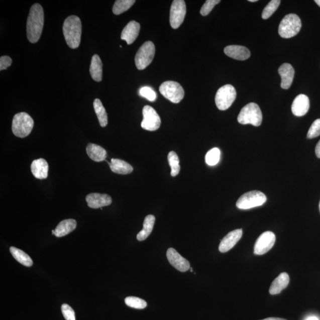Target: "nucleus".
Wrapping results in <instances>:
<instances>
[{
  "mask_svg": "<svg viewBox=\"0 0 320 320\" xmlns=\"http://www.w3.org/2000/svg\"><path fill=\"white\" fill-rule=\"evenodd\" d=\"M81 22L77 16H70L65 20L63 34L69 47L71 49L79 47L81 42Z\"/></svg>",
  "mask_w": 320,
  "mask_h": 320,
  "instance_id": "obj_2",
  "label": "nucleus"
},
{
  "mask_svg": "<svg viewBox=\"0 0 320 320\" xmlns=\"http://www.w3.org/2000/svg\"><path fill=\"white\" fill-rule=\"evenodd\" d=\"M263 120L262 111L255 103L247 104L241 110L237 120L242 125L251 124L255 127H259Z\"/></svg>",
  "mask_w": 320,
  "mask_h": 320,
  "instance_id": "obj_4",
  "label": "nucleus"
},
{
  "mask_svg": "<svg viewBox=\"0 0 320 320\" xmlns=\"http://www.w3.org/2000/svg\"><path fill=\"white\" fill-rule=\"evenodd\" d=\"M262 320H286V319L280 318L269 317V318H267Z\"/></svg>",
  "mask_w": 320,
  "mask_h": 320,
  "instance_id": "obj_40",
  "label": "nucleus"
},
{
  "mask_svg": "<svg viewBox=\"0 0 320 320\" xmlns=\"http://www.w3.org/2000/svg\"><path fill=\"white\" fill-rule=\"evenodd\" d=\"M242 235V229H237L230 232L221 242L219 246L220 252L222 253L229 252L239 242Z\"/></svg>",
  "mask_w": 320,
  "mask_h": 320,
  "instance_id": "obj_14",
  "label": "nucleus"
},
{
  "mask_svg": "<svg viewBox=\"0 0 320 320\" xmlns=\"http://www.w3.org/2000/svg\"><path fill=\"white\" fill-rule=\"evenodd\" d=\"M224 53L228 57L239 61L246 60L251 55L248 48L240 45L228 46L224 48Z\"/></svg>",
  "mask_w": 320,
  "mask_h": 320,
  "instance_id": "obj_17",
  "label": "nucleus"
},
{
  "mask_svg": "<svg viewBox=\"0 0 320 320\" xmlns=\"http://www.w3.org/2000/svg\"><path fill=\"white\" fill-rule=\"evenodd\" d=\"M281 2L280 0H272L265 7L262 12V17L263 19H268L276 11Z\"/></svg>",
  "mask_w": 320,
  "mask_h": 320,
  "instance_id": "obj_33",
  "label": "nucleus"
},
{
  "mask_svg": "<svg viewBox=\"0 0 320 320\" xmlns=\"http://www.w3.org/2000/svg\"><path fill=\"white\" fill-rule=\"evenodd\" d=\"M315 154L316 157L320 158V140L319 141L317 144H316L315 147Z\"/></svg>",
  "mask_w": 320,
  "mask_h": 320,
  "instance_id": "obj_39",
  "label": "nucleus"
},
{
  "mask_svg": "<svg viewBox=\"0 0 320 320\" xmlns=\"http://www.w3.org/2000/svg\"><path fill=\"white\" fill-rule=\"evenodd\" d=\"M167 257L169 263L179 271L185 272L190 268V263L181 256L176 250L170 248L167 251Z\"/></svg>",
  "mask_w": 320,
  "mask_h": 320,
  "instance_id": "obj_13",
  "label": "nucleus"
},
{
  "mask_svg": "<svg viewBox=\"0 0 320 320\" xmlns=\"http://www.w3.org/2000/svg\"><path fill=\"white\" fill-rule=\"evenodd\" d=\"M186 14V6L183 0H174L171 6L170 23L171 28H179Z\"/></svg>",
  "mask_w": 320,
  "mask_h": 320,
  "instance_id": "obj_10",
  "label": "nucleus"
},
{
  "mask_svg": "<svg viewBox=\"0 0 320 320\" xmlns=\"http://www.w3.org/2000/svg\"><path fill=\"white\" fill-rule=\"evenodd\" d=\"M250 2L252 3V2H257V0H249Z\"/></svg>",
  "mask_w": 320,
  "mask_h": 320,
  "instance_id": "obj_43",
  "label": "nucleus"
},
{
  "mask_svg": "<svg viewBox=\"0 0 320 320\" xmlns=\"http://www.w3.org/2000/svg\"><path fill=\"white\" fill-rule=\"evenodd\" d=\"M141 26L135 21H131L125 26L121 34V39L127 42L128 45H131L136 40L139 35Z\"/></svg>",
  "mask_w": 320,
  "mask_h": 320,
  "instance_id": "obj_18",
  "label": "nucleus"
},
{
  "mask_svg": "<svg viewBox=\"0 0 320 320\" xmlns=\"http://www.w3.org/2000/svg\"><path fill=\"white\" fill-rule=\"evenodd\" d=\"M220 0H207L200 9V14L203 16L208 15L214 7L219 4Z\"/></svg>",
  "mask_w": 320,
  "mask_h": 320,
  "instance_id": "obj_35",
  "label": "nucleus"
},
{
  "mask_svg": "<svg viewBox=\"0 0 320 320\" xmlns=\"http://www.w3.org/2000/svg\"><path fill=\"white\" fill-rule=\"evenodd\" d=\"M319 212H320V201H319Z\"/></svg>",
  "mask_w": 320,
  "mask_h": 320,
  "instance_id": "obj_46",
  "label": "nucleus"
},
{
  "mask_svg": "<svg viewBox=\"0 0 320 320\" xmlns=\"http://www.w3.org/2000/svg\"><path fill=\"white\" fill-rule=\"evenodd\" d=\"M11 253L14 257V258L17 260L22 265L26 267H31L33 265L32 260L27 254L22 251L21 249L16 248L15 247H11L10 248Z\"/></svg>",
  "mask_w": 320,
  "mask_h": 320,
  "instance_id": "obj_28",
  "label": "nucleus"
},
{
  "mask_svg": "<svg viewBox=\"0 0 320 320\" xmlns=\"http://www.w3.org/2000/svg\"><path fill=\"white\" fill-rule=\"evenodd\" d=\"M279 74L281 77L280 86L283 89H289L291 86L294 77L295 71L291 64H283L278 69Z\"/></svg>",
  "mask_w": 320,
  "mask_h": 320,
  "instance_id": "obj_19",
  "label": "nucleus"
},
{
  "mask_svg": "<svg viewBox=\"0 0 320 320\" xmlns=\"http://www.w3.org/2000/svg\"><path fill=\"white\" fill-rule=\"evenodd\" d=\"M190 271H191V272H192V271H193V269H192V268H190Z\"/></svg>",
  "mask_w": 320,
  "mask_h": 320,
  "instance_id": "obj_45",
  "label": "nucleus"
},
{
  "mask_svg": "<svg viewBox=\"0 0 320 320\" xmlns=\"http://www.w3.org/2000/svg\"><path fill=\"white\" fill-rule=\"evenodd\" d=\"M61 311L66 320H75V312L71 306L67 303L61 306Z\"/></svg>",
  "mask_w": 320,
  "mask_h": 320,
  "instance_id": "obj_37",
  "label": "nucleus"
},
{
  "mask_svg": "<svg viewBox=\"0 0 320 320\" xmlns=\"http://www.w3.org/2000/svg\"><path fill=\"white\" fill-rule=\"evenodd\" d=\"M315 2L320 7V0H315Z\"/></svg>",
  "mask_w": 320,
  "mask_h": 320,
  "instance_id": "obj_42",
  "label": "nucleus"
},
{
  "mask_svg": "<svg viewBox=\"0 0 320 320\" xmlns=\"http://www.w3.org/2000/svg\"><path fill=\"white\" fill-rule=\"evenodd\" d=\"M93 106L95 114L101 127H105L108 124V114L100 99H95Z\"/></svg>",
  "mask_w": 320,
  "mask_h": 320,
  "instance_id": "obj_27",
  "label": "nucleus"
},
{
  "mask_svg": "<svg viewBox=\"0 0 320 320\" xmlns=\"http://www.w3.org/2000/svg\"><path fill=\"white\" fill-rule=\"evenodd\" d=\"M143 120L141 127L145 130L155 131L160 128L161 119L156 110L150 105H145L143 110Z\"/></svg>",
  "mask_w": 320,
  "mask_h": 320,
  "instance_id": "obj_11",
  "label": "nucleus"
},
{
  "mask_svg": "<svg viewBox=\"0 0 320 320\" xmlns=\"http://www.w3.org/2000/svg\"><path fill=\"white\" fill-rule=\"evenodd\" d=\"M221 151L219 148H214L207 152L206 154V163L210 166H216V165L219 163Z\"/></svg>",
  "mask_w": 320,
  "mask_h": 320,
  "instance_id": "obj_31",
  "label": "nucleus"
},
{
  "mask_svg": "<svg viewBox=\"0 0 320 320\" xmlns=\"http://www.w3.org/2000/svg\"><path fill=\"white\" fill-rule=\"evenodd\" d=\"M156 218L153 215H149L145 218L143 229L137 234V239L140 242L148 238L153 232Z\"/></svg>",
  "mask_w": 320,
  "mask_h": 320,
  "instance_id": "obj_26",
  "label": "nucleus"
},
{
  "mask_svg": "<svg viewBox=\"0 0 320 320\" xmlns=\"http://www.w3.org/2000/svg\"><path fill=\"white\" fill-rule=\"evenodd\" d=\"M126 305L135 309H144L147 306V303L144 299L135 296H128L125 299Z\"/></svg>",
  "mask_w": 320,
  "mask_h": 320,
  "instance_id": "obj_32",
  "label": "nucleus"
},
{
  "mask_svg": "<svg viewBox=\"0 0 320 320\" xmlns=\"http://www.w3.org/2000/svg\"><path fill=\"white\" fill-rule=\"evenodd\" d=\"M49 166L47 161L43 158L35 160L31 164L33 175L38 179H47L48 175Z\"/></svg>",
  "mask_w": 320,
  "mask_h": 320,
  "instance_id": "obj_20",
  "label": "nucleus"
},
{
  "mask_svg": "<svg viewBox=\"0 0 320 320\" xmlns=\"http://www.w3.org/2000/svg\"><path fill=\"white\" fill-rule=\"evenodd\" d=\"M305 320H319V319L317 317H316V316H309V317L306 318Z\"/></svg>",
  "mask_w": 320,
  "mask_h": 320,
  "instance_id": "obj_41",
  "label": "nucleus"
},
{
  "mask_svg": "<svg viewBox=\"0 0 320 320\" xmlns=\"http://www.w3.org/2000/svg\"><path fill=\"white\" fill-rule=\"evenodd\" d=\"M44 25V12L38 3L33 5L30 9L26 31L28 40L32 44L38 42L40 39Z\"/></svg>",
  "mask_w": 320,
  "mask_h": 320,
  "instance_id": "obj_1",
  "label": "nucleus"
},
{
  "mask_svg": "<svg viewBox=\"0 0 320 320\" xmlns=\"http://www.w3.org/2000/svg\"><path fill=\"white\" fill-rule=\"evenodd\" d=\"M320 135V119L315 120L309 129L307 134V138L312 139L319 136Z\"/></svg>",
  "mask_w": 320,
  "mask_h": 320,
  "instance_id": "obj_36",
  "label": "nucleus"
},
{
  "mask_svg": "<svg viewBox=\"0 0 320 320\" xmlns=\"http://www.w3.org/2000/svg\"><path fill=\"white\" fill-rule=\"evenodd\" d=\"M52 234H55L54 230H52Z\"/></svg>",
  "mask_w": 320,
  "mask_h": 320,
  "instance_id": "obj_44",
  "label": "nucleus"
},
{
  "mask_svg": "<svg viewBox=\"0 0 320 320\" xmlns=\"http://www.w3.org/2000/svg\"><path fill=\"white\" fill-rule=\"evenodd\" d=\"M89 157L96 162L104 161L107 157V152L103 147L94 144H89L86 148Z\"/></svg>",
  "mask_w": 320,
  "mask_h": 320,
  "instance_id": "obj_24",
  "label": "nucleus"
},
{
  "mask_svg": "<svg viewBox=\"0 0 320 320\" xmlns=\"http://www.w3.org/2000/svg\"><path fill=\"white\" fill-rule=\"evenodd\" d=\"M12 64V59L9 56H2L0 58V70H6Z\"/></svg>",
  "mask_w": 320,
  "mask_h": 320,
  "instance_id": "obj_38",
  "label": "nucleus"
},
{
  "mask_svg": "<svg viewBox=\"0 0 320 320\" xmlns=\"http://www.w3.org/2000/svg\"><path fill=\"white\" fill-rule=\"evenodd\" d=\"M34 121L29 114L21 112L15 115L12 123V131L15 136L24 138L31 133Z\"/></svg>",
  "mask_w": 320,
  "mask_h": 320,
  "instance_id": "obj_3",
  "label": "nucleus"
},
{
  "mask_svg": "<svg viewBox=\"0 0 320 320\" xmlns=\"http://www.w3.org/2000/svg\"><path fill=\"white\" fill-rule=\"evenodd\" d=\"M140 95L141 97L146 98L148 101H155L156 100L157 94L153 88L150 87H143L140 90Z\"/></svg>",
  "mask_w": 320,
  "mask_h": 320,
  "instance_id": "obj_34",
  "label": "nucleus"
},
{
  "mask_svg": "<svg viewBox=\"0 0 320 320\" xmlns=\"http://www.w3.org/2000/svg\"><path fill=\"white\" fill-rule=\"evenodd\" d=\"M88 206L91 208L98 209L109 206L112 202V197L107 194L92 193L86 196Z\"/></svg>",
  "mask_w": 320,
  "mask_h": 320,
  "instance_id": "obj_15",
  "label": "nucleus"
},
{
  "mask_svg": "<svg viewBox=\"0 0 320 320\" xmlns=\"http://www.w3.org/2000/svg\"><path fill=\"white\" fill-rule=\"evenodd\" d=\"M160 93L165 98L174 103H179L184 96V89L177 82L168 81L163 82L160 86Z\"/></svg>",
  "mask_w": 320,
  "mask_h": 320,
  "instance_id": "obj_9",
  "label": "nucleus"
},
{
  "mask_svg": "<svg viewBox=\"0 0 320 320\" xmlns=\"http://www.w3.org/2000/svg\"><path fill=\"white\" fill-rule=\"evenodd\" d=\"M168 161L171 167V176L175 177L179 174L180 171L179 157L174 151H170L168 155Z\"/></svg>",
  "mask_w": 320,
  "mask_h": 320,
  "instance_id": "obj_30",
  "label": "nucleus"
},
{
  "mask_svg": "<svg viewBox=\"0 0 320 320\" xmlns=\"http://www.w3.org/2000/svg\"><path fill=\"white\" fill-rule=\"evenodd\" d=\"M237 97L235 88L227 84L220 88L216 95V103L220 111H226L231 107Z\"/></svg>",
  "mask_w": 320,
  "mask_h": 320,
  "instance_id": "obj_8",
  "label": "nucleus"
},
{
  "mask_svg": "<svg viewBox=\"0 0 320 320\" xmlns=\"http://www.w3.org/2000/svg\"><path fill=\"white\" fill-rule=\"evenodd\" d=\"M309 109V100L307 95L303 94L297 95L292 104V114L296 117H303L307 114Z\"/></svg>",
  "mask_w": 320,
  "mask_h": 320,
  "instance_id": "obj_16",
  "label": "nucleus"
},
{
  "mask_svg": "<svg viewBox=\"0 0 320 320\" xmlns=\"http://www.w3.org/2000/svg\"><path fill=\"white\" fill-rule=\"evenodd\" d=\"M276 236L271 232L263 233L257 239L254 248V253L256 255H263L268 252L275 245Z\"/></svg>",
  "mask_w": 320,
  "mask_h": 320,
  "instance_id": "obj_12",
  "label": "nucleus"
},
{
  "mask_svg": "<svg viewBox=\"0 0 320 320\" xmlns=\"http://www.w3.org/2000/svg\"><path fill=\"white\" fill-rule=\"evenodd\" d=\"M111 170L114 173L119 174H128L133 171V167L131 165L123 160L112 158L111 162L108 163Z\"/></svg>",
  "mask_w": 320,
  "mask_h": 320,
  "instance_id": "obj_23",
  "label": "nucleus"
},
{
  "mask_svg": "<svg viewBox=\"0 0 320 320\" xmlns=\"http://www.w3.org/2000/svg\"><path fill=\"white\" fill-rule=\"evenodd\" d=\"M77 222L73 219L62 221L54 230V235L57 237H62L68 235L76 229Z\"/></svg>",
  "mask_w": 320,
  "mask_h": 320,
  "instance_id": "obj_22",
  "label": "nucleus"
},
{
  "mask_svg": "<svg viewBox=\"0 0 320 320\" xmlns=\"http://www.w3.org/2000/svg\"><path fill=\"white\" fill-rule=\"evenodd\" d=\"M90 72L92 78L97 82H100L103 77V64L98 55H94L91 58Z\"/></svg>",
  "mask_w": 320,
  "mask_h": 320,
  "instance_id": "obj_25",
  "label": "nucleus"
},
{
  "mask_svg": "<svg viewBox=\"0 0 320 320\" xmlns=\"http://www.w3.org/2000/svg\"><path fill=\"white\" fill-rule=\"evenodd\" d=\"M135 3V0H117L112 11L115 15H120L130 9Z\"/></svg>",
  "mask_w": 320,
  "mask_h": 320,
  "instance_id": "obj_29",
  "label": "nucleus"
},
{
  "mask_svg": "<svg viewBox=\"0 0 320 320\" xmlns=\"http://www.w3.org/2000/svg\"><path fill=\"white\" fill-rule=\"evenodd\" d=\"M301 19L295 14L285 16L279 26V34L283 38H291L296 36L301 29Z\"/></svg>",
  "mask_w": 320,
  "mask_h": 320,
  "instance_id": "obj_5",
  "label": "nucleus"
},
{
  "mask_svg": "<svg viewBox=\"0 0 320 320\" xmlns=\"http://www.w3.org/2000/svg\"><path fill=\"white\" fill-rule=\"evenodd\" d=\"M289 283V276L288 273L283 272L280 273L277 278L273 280L270 287L269 293L271 295L279 294L282 290L288 286Z\"/></svg>",
  "mask_w": 320,
  "mask_h": 320,
  "instance_id": "obj_21",
  "label": "nucleus"
},
{
  "mask_svg": "<svg viewBox=\"0 0 320 320\" xmlns=\"http://www.w3.org/2000/svg\"><path fill=\"white\" fill-rule=\"evenodd\" d=\"M265 194L260 191L253 190L247 192L240 196L236 206L240 209H249L263 205L266 202Z\"/></svg>",
  "mask_w": 320,
  "mask_h": 320,
  "instance_id": "obj_6",
  "label": "nucleus"
},
{
  "mask_svg": "<svg viewBox=\"0 0 320 320\" xmlns=\"http://www.w3.org/2000/svg\"><path fill=\"white\" fill-rule=\"evenodd\" d=\"M156 53L153 42L147 41L141 46L135 55V62L138 70L146 69L153 61Z\"/></svg>",
  "mask_w": 320,
  "mask_h": 320,
  "instance_id": "obj_7",
  "label": "nucleus"
}]
</instances>
